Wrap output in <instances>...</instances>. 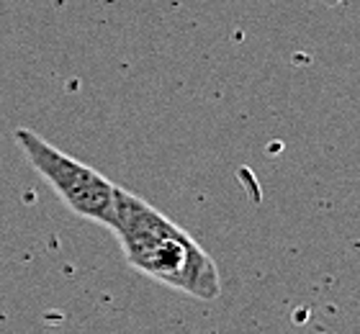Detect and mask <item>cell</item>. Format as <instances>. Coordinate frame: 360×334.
<instances>
[{
    "label": "cell",
    "mask_w": 360,
    "mask_h": 334,
    "mask_svg": "<svg viewBox=\"0 0 360 334\" xmlns=\"http://www.w3.org/2000/svg\"><path fill=\"white\" fill-rule=\"evenodd\" d=\"M111 231L127 262L142 275L198 301L219 298L221 278L214 257L183 226L121 186H116Z\"/></svg>",
    "instance_id": "6da1fadb"
},
{
    "label": "cell",
    "mask_w": 360,
    "mask_h": 334,
    "mask_svg": "<svg viewBox=\"0 0 360 334\" xmlns=\"http://www.w3.org/2000/svg\"><path fill=\"white\" fill-rule=\"evenodd\" d=\"M13 139L31 167L52 186V191L72 214L111 229L116 219V183L103 178L90 165L65 155L62 149L26 127L15 129Z\"/></svg>",
    "instance_id": "7a4b0ae2"
}]
</instances>
